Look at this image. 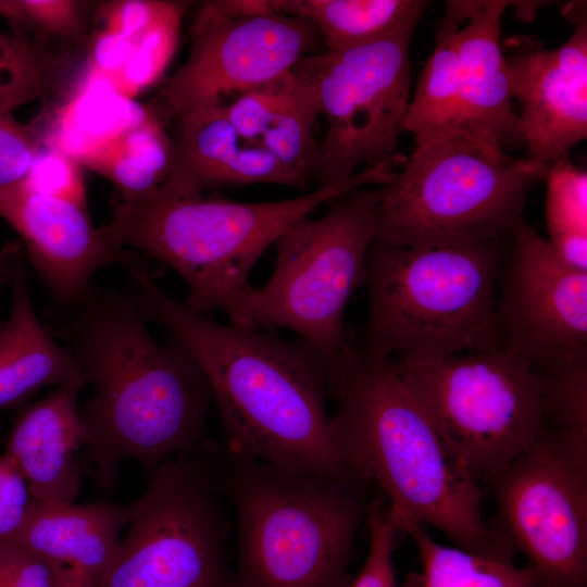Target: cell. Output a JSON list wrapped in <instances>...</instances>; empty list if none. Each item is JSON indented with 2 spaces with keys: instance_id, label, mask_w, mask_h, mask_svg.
<instances>
[{
  "instance_id": "cell-35",
  "label": "cell",
  "mask_w": 587,
  "mask_h": 587,
  "mask_svg": "<svg viewBox=\"0 0 587 587\" xmlns=\"http://www.w3.org/2000/svg\"><path fill=\"white\" fill-rule=\"evenodd\" d=\"M67 570L22 545L0 544V587H62Z\"/></svg>"
},
{
  "instance_id": "cell-9",
  "label": "cell",
  "mask_w": 587,
  "mask_h": 587,
  "mask_svg": "<svg viewBox=\"0 0 587 587\" xmlns=\"http://www.w3.org/2000/svg\"><path fill=\"white\" fill-rule=\"evenodd\" d=\"M392 359L405 386L478 482L488 484L544 432L539 378L503 349Z\"/></svg>"
},
{
  "instance_id": "cell-28",
  "label": "cell",
  "mask_w": 587,
  "mask_h": 587,
  "mask_svg": "<svg viewBox=\"0 0 587 587\" xmlns=\"http://www.w3.org/2000/svg\"><path fill=\"white\" fill-rule=\"evenodd\" d=\"M534 371L541 385L544 432L587 448V352Z\"/></svg>"
},
{
  "instance_id": "cell-8",
  "label": "cell",
  "mask_w": 587,
  "mask_h": 587,
  "mask_svg": "<svg viewBox=\"0 0 587 587\" xmlns=\"http://www.w3.org/2000/svg\"><path fill=\"white\" fill-rule=\"evenodd\" d=\"M380 186L358 188L329 202L325 215L304 216L275 241L274 272L262 287L249 285L225 313L248 329L295 332L328 369L350 341L344 314L351 295L366 283Z\"/></svg>"
},
{
  "instance_id": "cell-20",
  "label": "cell",
  "mask_w": 587,
  "mask_h": 587,
  "mask_svg": "<svg viewBox=\"0 0 587 587\" xmlns=\"http://www.w3.org/2000/svg\"><path fill=\"white\" fill-rule=\"evenodd\" d=\"M79 387L59 386L26 409L7 441L30 496L45 503L74 502L80 489L76 452L88 433L77 407Z\"/></svg>"
},
{
  "instance_id": "cell-11",
  "label": "cell",
  "mask_w": 587,
  "mask_h": 587,
  "mask_svg": "<svg viewBox=\"0 0 587 587\" xmlns=\"http://www.w3.org/2000/svg\"><path fill=\"white\" fill-rule=\"evenodd\" d=\"M416 24L364 46L314 53L295 66L313 85L325 121L315 176L321 186L397 158L410 104V42Z\"/></svg>"
},
{
  "instance_id": "cell-21",
  "label": "cell",
  "mask_w": 587,
  "mask_h": 587,
  "mask_svg": "<svg viewBox=\"0 0 587 587\" xmlns=\"http://www.w3.org/2000/svg\"><path fill=\"white\" fill-rule=\"evenodd\" d=\"M20 252L11 248L0 257V275L12 294L9 319L0 322V408L45 386L82 388L86 384L72 350L58 345L39 322Z\"/></svg>"
},
{
  "instance_id": "cell-1",
  "label": "cell",
  "mask_w": 587,
  "mask_h": 587,
  "mask_svg": "<svg viewBox=\"0 0 587 587\" xmlns=\"http://www.w3.org/2000/svg\"><path fill=\"white\" fill-rule=\"evenodd\" d=\"M143 316L166 327L203 371L232 453L363 488L341 460L325 409L327 366L303 339L220 324L134 275Z\"/></svg>"
},
{
  "instance_id": "cell-33",
  "label": "cell",
  "mask_w": 587,
  "mask_h": 587,
  "mask_svg": "<svg viewBox=\"0 0 587 587\" xmlns=\"http://www.w3.org/2000/svg\"><path fill=\"white\" fill-rule=\"evenodd\" d=\"M22 185L29 190L67 199L86 207L79 163L52 145L43 143Z\"/></svg>"
},
{
  "instance_id": "cell-7",
  "label": "cell",
  "mask_w": 587,
  "mask_h": 587,
  "mask_svg": "<svg viewBox=\"0 0 587 587\" xmlns=\"http://www.w3.org/2000/svg\"><path fill=\"white\" fill-rule=\"evenodd\" d=\"M548 165L469 138L415 146L386 185L374 241L398 247L507 245Z\"/></svg>"
},
{
  "instance_id": "cell-10",
  "label": "cell",
  "mask_w": 587,
  "mask_h": 587,
  "mask_svg": "<svg viewBox=\"0 0 587 587\" xmlns=\"http://www.w3.org/2000/svg\"><path fill=\"white\" fill-rule=\"evenodd\" d=\"M151 473L146 491L128 505V533L98 587H237L225 558L228 525L211 444Z\"/></svg>"
},
{
  "instance_id": "cell-36",
  "label": "cell",
  "mask_w": 587,
  "mask_h": 587,
  "mask_svg": "<svg viewBox=\"0 0 587 587\" xmlns=\"http://www.w3.org/2000/svg\"><path fill=\"white\" fill-rule=\"evenodd\" d=\"M33 498L15 461L0 455V544L14 542L28 514Z\"/></svg>"
},
{
  "instance_id": "cell-2",
  "label": "cell",
  "mask_w": 587,
  "mask_h": 587,
  "mask_svg": "<svg viewBox=\"0 0 587 587\" xmlns=\"http://www.w3.org/2000/svg\"><path fill=\"white\" fill-rule=\"evenodd\" d=\"M337 400L335 447L364 485L377 486L399 530L432 526L454 547L514 563L515 552L484 514V490L459 451L400 377L392 358L349 341L327 372Z\"/></svg>"
},
{
  "instance_id": "cell-29",
  "label": "cell",
  "mask_w": 587,
  "mask_h": 587,
  "mask_svg": "<svg viewBox=\"0 0 587 587\" xmlns=\"http://www.w3.org/2000/svg\"><path fill=\"white\" fill-rule=\"evenodd\" d=\"M187 5L170 1L159 18L136 38L124 67L111 83L115 92L132 100L161 78L178 46Z\"/></svg>"
},
{
  "instance_id": "cell-22",
  "label": "cell",
  "mask_w": 587,
  "mask_h": 587,
  "mask_svg": "<svg viewBox=\"0 0 587 587\" xmlns=\"http://www.w3.org/2000/svg\"><path fill=\"white\" fill-rule=\"evenodd\" d=\"M128 522V505L102 501L45 503L33 499L14 542L78 569L99 584L118 554L120 533Z\"/></svg>"
},
{
  "instance_id": "cell-16",
  "label": "cell",
  "mask_w": 587,
  "mask_h": 587,
  "mask_svg": "<svg viewBox=\"0 0 587 587\" xmlns=\"http://www.w3.org/2000/svg\"><path fill=\"white\" fill-rule=\"evenodd\" d=\"M575 21V32L563 45L505 57L512 97L521 107L526 157L548 166L587 137L586 14Z\"/></svg>"
},
{
  "instance_id": "cell-4",
  "label": "cell",
  "mask_w": 587,
  "mask_h": 587,
  "mask_svg": "<svg viewBox=\"0 0 587 587\" xmlns=\"http://www.w3.org/2000/svg\"><path fill=\"white\" fill-rule=\"evenodd\" d=\"M395 174V161H387L310 193L270 202L161 189L136 198L118 196L99 233L115 248L135 247L173 267L188 286L184 304L190 310L225 311L250 285L264 251L290 225L354 189L386 185Z\"/></svg>"
},
{
  "instance_id": "cell-12",
  "label": "cell",
  "mask_w": 587,
  "mask_h": 587,
  "mask_svg": "<svg viewBox=\"0 0 587 587\" xmlns=\"http://www.w3.org/2000/svg\"><path fill=\"white\" fill-rule=\"evenodd\" d=\"M488 485L490 521L538 587H587V448L542 432Z\"/></svg>"
},
{
  "instance_id": "cell-13",
  "label": "cell",
  "mask_w": 587,
  "mask_h": 587,
  "mask_svg": "<svg viewBox=\"0 0 587 587\" xmlns=\"http://www.w3.org/2000/svg\"><path fill=\"white\" fill-rule=\"evenodd\" d=\"M187 61L161 93L176 115L208 104H222L289 70L324 45L316 25L307 17L264 14L235 17L214 1L200 5L190 26Z\"/></svg>"
},
{
  "instance_id": "cell-15",
  "label": "cell",
  "mask_w": 587,
  "mask_h": 587,
  "mask_svg": "<svg viewBox=\"0 0 587 587\" xmlns=\"http://www.w3.org/2000/svg\"><path fill=\"white\" fill-rule=\"evenodd\" d=\"M0 215L21 235L28 257L60 307L75 308L93 290L92 275L122 263L133 274L145 270L134 255L107 242L86 207L27 189H0Z\"/></svg>"
},
{
  "instance_id": "cell-17",
  "label": "cell",
  "mask_w": 587,
  "mask_h": 587,
  "mask_svg": "<svg viewBox=\"0 0 587 587\" xmlns=\"http://www.w3.org/2000/svg\"><path fill=\"white\" fill-rule=\"evenodd\" d=\"M174 162L159 189L177 195L277 184L304 189L301 180L267 150L243 139L222 104H208L177 115L172 137Z\"/></svg>"
},
{
  "instance_id": "cell-34",
  "label": "cell",
  "mask_w": 587,
  "mask_h": 587,
  "mask_svg": "<svg viewBox=\"0 0 587 587\" xmlns=\"http://www.w3.org/2000/svg\"><path fill=\"white\" fill-rule=\"evenodd\" d=\"M43 143L35 126L0 112V189L25 182Z\"/></svg>"
},
{
  "instance_id": "cell-26",
  "label": "cell",
  "mask_w": 587,
  "mask_h": 587,
  "mask_svg": "<svg viewBox=\"0 0 587 587\" xmlns=\"http://www.w3.org/2000/svg\"><path fill=\"white\" fill-rule=\"evenodd\" d=\"M408 534L420 555L424 587H538L535 571L528 564L516 567L435 541L426 526L407 524Z\"/></svg>"
},
{
  "instance_id": "cell-14",
  "label": "cell",
  "mask_w": 587,
  "mask_h": 587,
  "mask_svg": "<svg viewBox=\"0 0 587 587\" xmlns=\"http://www.w3.org/2000/svg\"><path fill=\"white\" fill-rule=\"evenodd\" d=\"M496 325L501 348L533 369L587 352V271L523 218L504 250Z\"/></svg>"
},
{
  "instance_id": "cell-18",
  "label": "cell",
  "mask_w": 587,
  "mask_h": 587,
  "mask_svg": "<svg viewBox=\"0 0 587 587\" xmlns=\"http://www.w3.org/2000/svg\"><path fill=\"white\" fill-rule=\"evenodd\" d=\"M510 3L471 1L469 15L455 34L465 130L503 152L523 143L500 43L501 18Z\"/></svg>"
},
{
  "instance_id": "cell-30",
  "label": "cell",
  "mask_w": 587,
  "mask_h": 587,
  "mask_svg": "<svg viewBox=\"0 0 587 587\" xmlns=\"http://www.w3.org/2000/svg\"><path fill=\"white\" fill-rule=\"evenodd\" d=\"M365 521L370 530V547L365 562L354 580L346 587H424L422 573L410 572L398 584L392 552L399 527L382 498L367 502Z\"/></svg>"
},
{
  "instance_id": "cell-38",
  "label": "cell",
  "mask_w": 587,
  "mask_h": 587,
  "mask_svg": "<svg viewBox=\"0 0 587 587\" xmlns=\"http://www.w3.org/2000/svg\"><path fill=\"white\" fill-rule=\"evenodd\" d=\"M135 40L108 28L97 32L89 47V65L92 74L112 83L124 67Z\"/></svg>"
},
{
  "instance_id": "cell-39",
  "label": "cell",
  "mask_w": 587,
  "mask_h": 587,
  "mask_svg": "<svg viewBox=\"0 0 587 587\" xmlns=\"http://www.w3.org/2000/svg\"><path fill=\"white\" fill-rule=\"evenodd\" d=\"M62 587H98V582L80 570L68 566Z\"/></svg>"
},
{
  "instance_id": "cell-5",
  "label": "cell",
  "mask_w": 587,
  "mask_h": 587,
  "mask_svg": "<svg viewBox=\"0 0 587 587\" xmlns=\"http://www.w3.org/2000/svg\"><path fill=\"white\" fill-rule=\"evenodd\" d=\"M221 497L237 521V587H346L363 488L291 472L212 445Z\"/></svg>"
},
{
  "instance_id": "cell-25",
  "label": "cell",
  "mask_w": 587,
  "mask_h": 587,
  "mask_svg": "<svg viewBox=\"0 0 587 587\" xmlns=\"http://www.w3.org/2000/svg\"><path fill=\"white\" fill-rule=\"evenodd\" d=\"M109 179L124 198L149 195L164 185L174 162V143L151 114L78 161Z\"/></svg>"
},
{
  "instance_id": "cell-23",
  "label": "cell",
  "mask_w": 587,
  "mask_h": 587,
  "mask_svg": "<svg viewBox=\"0 0 587 587\" xmlns=\"http://www.w3.org/2000/svg\"><path fill=\"white\" fill-rule=\"evenodd\" d=\"M470 7L471 1H446L433 53L422 71L403 123V130L413 135L415 146L451 138L477 140L464 126L455 47L457 30L466 20Z\"/></svg>"
},
{
  "instance_id": "cell-3",
  "label": "cell",
  "mask_w": 587,
  "mask_h": 587,
  "mask_svg": "<svg viewBox=\"0 0 587 587\" xmlns=\"http://www.w3.org/2000/svg\"><path fill=\"white\" fill-rule=\"evenodd\" d=\"M74 309L71 350L96 389L79 414L97 484L113 487L125 460L152 472L199 447L212 391L189 351L153 340L135 294L95 289Z\"/></svg>"
},
{
  "instance_id": "cell-27",
  "label": "cell",
  "mask_w": 587,
  "mask_h": 587,
  "mask_svg": "<svg viewBox=\"0 0 587 587\" xmlns=\"http://www.w3.org/2000/svg\"><path fill=\"white\" fill-rule=\"evenodd\" d=\"M549 242L569 265L587 271V175L566 158L550 165L546 180Z\"/></svg>"
},
{
  "instance_id": "cell-31",
  "label": "cell",
  "mask_w": 587,
  "mask_h": 587,
  "mask_svg": "<svg viewBox=\"0 0 587 587\" xmlns=\"http://www.w3.org/2000/svg\"><path fill=\"white\" fill-rule=\"evenodd\" d=\"M45 92L39 58L25 36L0 32V112H11Z\"/></svg>"
},
{
  "instance_id": "cell-24",
  "label": "cell",
  "mask_w": 587,
  "mask_h": 587,
  "mask_svg": "<svg viewBox=\"0 0 587 587\" xmlns=\"http://www.w3.org/2000/svg\"><path fill=\"white\" fill-rule=\"evenodd\" d=\"M428 4L422 0H282V12L312 21L327 50L337 51L417 25Z\"/></svg>"
},
{
  "instance_id": "cell-6",
  "label": "cell",
  "mask_w": 587,
  "mask_h": 587,
  "mask_svg": "<svg viewBox=\"0 0 587 587\" xmlns=\"http://www.w3.org/2000/svg\"><path fill=\"white\" fill-rule=\"evenodd\" d=\"M507 245L373 241L366 254L369 314L358 348L380 358L501 350L496 303Z\"/></svg>"
},
{
  "instance_id": "cell-37",
  "label": "cell",
  "mask_w": 587,
  "mask_h": 587,
  "mask_svg": "<svg viewBox=\"0 0 587 587\" xmlns=\"http://www.w3.org/2000/svg\"><path fill=\"white\" fill-rule=\"evenodd\" d=\"M170 1L118 0L102 5L104 28L137 38L165 11Z\"/></svg>"
},
{
  "instance_id": "cell-32",
  "label": "cell",
  "mask_w": 587,
  "mask_h": 587,
  "mask_svg": "<svg viewBox=\"0 0 587 587\" xmlns=\"http://www.w3.org/2000/svg\"><path fill=\"white\" fill-rule=\"evenodd\" d=\"M83 4L74 0H0V13L15 34L36 30L77 42L85 32Z\"/></svg>"
},
{
  "instance_id": "cell-19",
  "label": "cell",
  "mask_w": 587,
  "mask_h": 587,
  "mask_svg": "<svg viewBox=\"0 0 587 587\" xmlns=\"http://www.w3.org/2000/svg\"><path fill=\"white\" fill-rule=\"evenodd\" d=\"M223 110L240 136L267 150L304 187L315 176L320 117L315 89L296 66L239 95Z\"/></svg>"
}]
</instances>
